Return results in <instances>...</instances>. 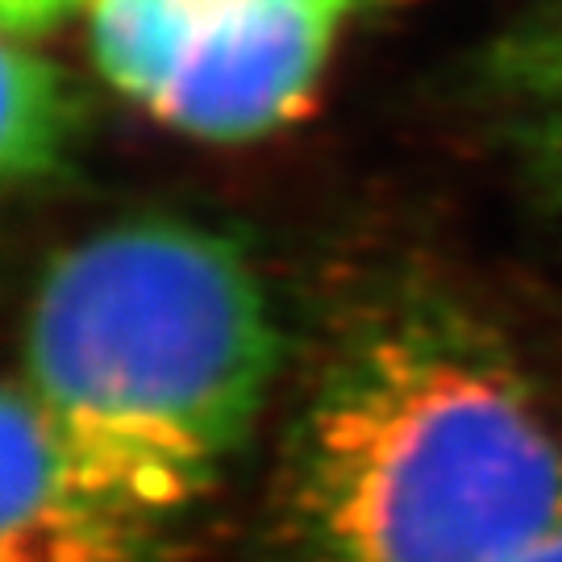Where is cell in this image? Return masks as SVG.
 Instances as JSON below:
<instances>
[{"label":"cell","instance_id":"1","mask_svg":"<svg viewBox=\"0 0 562 562\" xmlns=\"http://www.w3.org/2000/svg\"><path fill=\"white\" fill-rule=\"evenodd\" d=\"M562 533V425L446 301H404L325 359L283 459L271 562H525Z\"/></svg>","mask_w":562,"mask_h":562},{"label":"cell","instance_id":"2","mask_svg":"<svg viewBox=\"0 0 562 562\" xmlns=\"http://www.w3.org/2000/svg\"><path fill=\"white\" fill-rule=\"evenodd\" d=\"M276 367L280 329L246 250L150 217L50 262L18 380L88 467L171 525L250 438Z\"/></svg>","mask_w":562,"mask_h":562},{"label":"cell","instance_id":"3","mask_svg":"<svg viewBox=\"0 0 562 562\" xmlns=\"http://www.w3.org/2000/svg\"><path fill=\"white\" fill-rule=\"evenodd\" d=\"M113 88L183 134L259 138L322 80L346 0H92Z\"/></svg>","mask_w":562,"mask_h":562},{"label":"cell","instance_id":"4","mask_svg":"<svg viewBox=\"0 0 562 562\" xmlns=\"http://www.w3.org/2000/svg\"><path fill=\"white\" fill-rule=\"evenodd\" d=\"M0 562H155L171 529L67 446L21 380L0 417Z\"/></svg>","mask_w":562,"mask_h":562},{"label":"cell","instance_id":"5","mask_svg":"<svg viewBox=\"0 0 562 562\" xmlns=\"http://www.w3.org/2000/svg\"><path fill=\"white\" fill-rule=\"evenodd\" d=\"M487 92L533 192L562 213V0H533L496 42Z\"/></svg>","mask_w":562,"mask_h":562},{"label":"cell","instance_id":"6","mask_svg":"<svg viewBox=\"0 0 562 562\" xmlns=\"http://www.w3.org/2000/svg\"><path fill=\"white\" fill-rule=\"evenodd\" d=\"M76 101L55 63L25 46L21 34L4 38V130H0V167L9 183H34L59 171L71 138Z\"/></svg>","mask_w":562,"mask_h":562},{"label":"cell","instance_id":"7","mask_svg":"<svg viewBox=\"0 0 562 562\" xmlns=\"http://www.w3.org/2000/svg\"><path fill=\"white\" fill-rule=\"evenodd\" d=\"M83 0H0L4 13V34H34L42 25H50L55 18H63L67 9H76Z\"/></svg>","mask_w":562,"mask_h":562},{"label":"cell","instance_id":"8","mask_svg":"<svg viewBox=\"0 0 562 562\" xmlns=\"http://www.w3.org/2000/svg\"><path fill=\"white\" fill-rule=\"evenodd\" d=\"M525 562H562V533L554 538V542H546L538 554H529Z\"/></svg>","mask_w":562,"mask_h":562},{"label":"cell","instance_id":"9","mask_svg":"<svg viewBox=\"0 0 562 562\" xmlns=\"http://www.w3.org/2000/svg\"><path fill=\"white\" fill-rule=\"evenodd\" d=\"M346 4H367V0H346Z\"/></svg>","mask_w":562,"mask_h":562}]
</instances>
